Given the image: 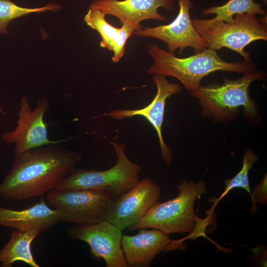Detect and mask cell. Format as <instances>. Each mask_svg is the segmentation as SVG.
<instances>
[{
    "instance_id": "cell-1",
    "label": "cell",
    "mask_w": 267,
    "mask_h": 267,
    "mask_svg": "<svg viewBox=\"0 0 267 267\" xmlns=\"http://www.w3.org/2000/svg\"><path fill=\"white\" fill-rule=\"evenodd\" d=\"M0 183V198L24 200L55 189L82 160L80 154L58 143L23 151Z\"/></svg>"
},
{
    "instance_id": "cell-2",
    "label": "cell",
    "mask_w": 267,
    "mask_h": 267,
    "mask_svg": "<svg viewBox=\"0 0 267 267\" xmlns=\"http://www.w3.org/2000/svg\"><path fill=\"white\" fill-rule=\"evenodd\" d=\"M265 76L263 72L256 69L243 74L235 80L224 78L222 84L213 82L201 86L189 93L198 99L204 118L226 124L234 120L242 108L245 118L257 125L261 122L262 117L249 90L253 81Z\"/></svg>"
},
{
    "instance_id": "cell-3",
    "label": "cell",
    "mask_w": 267,
    "mask_h": 267,
    "mask_svg": "<svg viewBox=\"0 0 267 267\" xmlns=\"http://www.w3.org/2000/svg\"><path fill=\"white\" fill-rule=\"evenodd\" d=\"M177 187V197L162 203L157 201L129 229L155 228L168 235L187 233L192 239L204 236L207 222L195 214L194 204L198 198L206 193L205 182L202 180L197 182L182 180Z\"/></svg>"
},
{
    "instance_id": "cell-4",
    "label": "cell",
    "mask_w": 267,
    "mask_h": 267,
    "mask_svg": "<svg viewBox=\"0 0 267 267\" xmlns=\"http://www.w3.org/2000/svg\"><path fill=\"white\" fill-rule=\"evenodd\" d=\"M148 52L154 62L147 71L149 74L173 77L189 92L200 87L201 81L213 72L228 71L243 74L256 70L252 62H228L222 60L216 50L208 48L184 58L178 57L153 44L148 45Z\"/></svg>"
},
{
    "instance_id": "cell-5",
    "label": "cell",
    "mask_w": 267,
    "mask_h": 267,
    "mask_svg": "<svg viewBox=\"0 0 267 267\" xmlns=\"http://www.w3.org/2000/svg\"><path fill=\"white\" fill-rule=\"evenodd\" d=\"M110 144L117 157L114 166L104 171L75 168L58 183L55 189L98 191L112 199L120 197L131 189L139 181L141 167L127 157L124 144L111 141Z\"/></svg>"
},
{
    "instance_id": "cell-6",
    "label": "cell",
    "mask_w": 267,
    "mask_h": 267,
    "mask_svg": "<svg viewBox=\"0 0 267 267\" xmlns=\"http://www.w3.org/2000/svg\"><path fill=\"white\" fill-rule=\"evenodd\" d=\"M192 21L208 48L217 50L228 48L239 53L246 62L251 60L245 47L255 41L267 40V24L259 20L254 14H237L230 22L212 19L195 18Z\"/></svg>"
},
{
    "instance_id": "cell-7",
    "label": "cell",
    "mask_w": 267,
    "mask_h": 267,
    "mask_svg": "<svg viewBox=\"0 0 267 267\" xmlns=\"http://www.w3.org/2000/svg\"><path fill=\"white\" fill-rule=\"evenodd\" d=\"M48 206L55 209L60 222L88 225L106 220L113 200L100 192L84 190L54 189L46 196Z\"/></svg>"
},
{
    "instance_id": "cell-8",
    "label": "cell",
    "mask_w": 267,
    "mask_h": 267,
    "mask_svg": "<svg viewBox=\"0 0 267 267\" xmlns=\"http://www.w3.org/2000/svg\"><path fill=\"white\" fill-rule=\"evenodd\" d=\"M20 106L16 128L2 136V140L6 143H15V156L29 149L65 140H51L48 138L47 126L44 120V116L50 107L48 99L38 100L33 109L29 98L25 96L21 98Z\"/></svg>"
},
{
    "instance_id": "cell-9",
    "label": "cell",
    "mask_w": 267,
    "mask_h": 267,
    "mask_svg": "<svg viewBox=\"0 0 267 267\" xmlns=\"http://www.w3.org/2000/svg\"><path fill=\"white\" fill-rule=\"evenodd\" d=\"M67 234L72 239L86 242L92 257L102 259L106 267H129L122 247V230L108 221L74 225Z\"/></svg>"
},
{
    "instance_id": "cell-10",
    "label": "cell",
    "mask_w": 267,
    "mask_h": 267,
    "mask_svg": "<svg viewBox=\"0 0 267 267\" xmlns=\"http://www.w3.org/2000/svg\"><path fill=\"white\" fill-rule=\"evenodd\" d=\"M179 12L171 23L153 27H145L134 31L133 34L141 37L160 40L167 44L168 51L174 54L179 49V53L190 47L197 53L207 48L205 40L194 28L190 17V10L193 8L191 0H177Z\"/></svg>"
},
{
    "instance_id": "cell-11",
    "label": "cell",
    "mask_w": 267,
    "mask_h": 267,
    "mask_svg": "<svg viewBox=\"0 0 267 267\" xmlns=\"http://www.w3.org/2000/svg\"><path fill=\"white\" fill-rule=\"evenodd\" d=\"M161 190L150 179L138 181L120 197L113 199L106 220L122 230L138 222L160 198Z\"/></svg>"
},
{
    "instance_id": "cell-12",
    "label": "cell",
    "mask_w": 267,
    "mask_h": 267,
    "mask_svg": "<svg viewBox=\"0 0 267 267\" xmlns=\"http://www.w3.org/2000/svg\"><path fill=\"white\" fill-rule=\"evenodd\" d=\"M153 80L157 87L156 95L151 103L145 107L137 109H116L103 115L121 121L135 116L146 118L156 131L160 143L161 157L168 167L173 162L171 148L165 143L162 133L165 105L168 98L179 93L181 88L177 84L170 83L166 77L154 75Z\"/></svg>"
},
{
    "instance_id": "cell-13",
    "label": "cell",
    "mask_w": 267,
    "mask_h": 267,
    "mask_svg": "<svg viewBox=\"0 0 267 267\" xmlns=\"http://www.w3.org/2000/svg\"><path fill=\"white\" fill-rule=\"evenodd\" d=\"M152 229L140 228L137 234L122 235V250L129 267H148L161 252L186 248L182 240H173L163 231Z\"/></svg>"
},
{
    "instance_id": "cell-14",
    "label": "cell",
    "mask_w": 267,
    "mask_h": 267,
    "mask_svg": "<svg viewBox=\"0 0 267 267\" xmlns=\"http://www.w3.org/2000/svg\"><path fill=\"white\" fill-rule=\"evenodd\" d=\"M176 0H95L89 7L99 9L106 15L114 16L122 24H127L136 31L142 28L140 23L143 20H166V17L160 14L158 9L162 7L166 10L173 11Z\"/></svg>"
},
{
    "instance_id": "cell-15",
    "label": "cell",
    "mask_w": 267,
    "mask_h": 267,
    "mask_svg": "<svg viewBox=\"0 0 267 267\" xmlns=\"http://www.w3.org/2000/svg\"><path fill=\"white\" fill-rule=\"evenodd\" d=\"M60 222L57 211L43 198L31 207L16 210L0 206V226L21 231L48 230Z\"/></svg>"
},
{
    "instance_id": "cell-16",
    "label": "cell",
    "mask_w": 267,
    "mask_h": 267,
    "mask_svg": "<svg viewBox=\"0 0 267 267\" xmlns=\"http://www.w3.org/2000/svg\"><path fill=\"white\" fill-rule=\"evenodd\" d=\"M105 15L100 10L89 7L84 21L89 26L99 34L101 39L100 47L113 51L111 59L116 63L125 54L127 41L135 30L126 24H122L120 28L115 27L107 21Z\"/></svg>"
},
{
    "instance_id": "cell-17",
    "label": "cell",
    "mask_w": 267,
    "mask_h": 267,
    "mask_svg": "<svg viewBox=\"0 0 267 267\" xmlns=\"http://www.w3.org/2000/svg\"><path fill=\"white\" fill-rule=\"evenodd\" d=\"M40 233L38 230H13L9 241L0 250V267H11L15 262H22L32 267H39L32 255L31 245Z\"/></svg>"
},
{
    "instance_id": "cell-18",
    "label": "cell",
    "mask_w": 267,
    "mask_h": 267,
    "mask_svg": "<svg viewBox=\"0 0 267 267\" xmlns=\"http://www.w3.org/2000/svg\"><path fill=\"white\" fill-rule=\"evenodd\" d=\"M204 15L211 14H216L212 18L214 21H223L232 22L234 15L243 13H251L265 15V10L261 5L253 0H229L226 3L221 6H215L202 11Z\"/></svg>"
},
{
    "instance_id": "cell-19",
    "label": "cell",
    "mask_w": 267,
    "mask_h": 267,
    "mask_svg": "<svg viewBox=\"0 0 267 267\" xmlns=\"http://www.w3.org/2000/svg\"><path fill=\"white\" fill-rule=\"evenodd\" d=\"M61 6L50 3L44 6L27 8L19 6L10 0H0V33L6 34L7 27L9 22L17 18L34 12H42L47 10L56 11Z\"/></svg>"
},
{
    "instance_id": "cell-20",
    "label": "cell",
    "mask_w": 267,
    "mask_h": 267,
    "mask_svg": "<svg viewBox=\"0 0 267 267\" xmlns=\"http://www.w3.org/2000/svg\"><path fill=\"white\" fill-rule=\"evenodd\" d=\"M258 160L259 158L254 151L251 148L247 149L243 156L242 169L233 178L226 179L224 181L225 185L224 190L218 201L224 196L232 189L236 187L244 188L251 197L248 173Z\"/></svg>"
},
{
    "instance_id": "cell-21",
    "label": "cell",
    "mask_w": 267,
    "mask_h": 267,
    "mask_svg": "<svg viewBox=\"0 0 267 267\" xmlns=\"http://www.w3.org/2000/svg\"><path fill=\"white\" fill-rule=\"evenodd\" d=\"M267 174L264 176L261 181L258 184L251 192V199L252 207L251 209L252 213L256 214L258 207L256 203H259L263 205L267 204Z\"/></svg>"
},
{
    "instance_id": "cell-22",
    "label": "cell",
    "mask_w": 267,
    "mask_h": 267,
    "mask_svg": "<svg viewBox=\"0 0 267 267\" xmlns=\"http://www.w3.org/2000/svg\"></svg>"
}]
</instances>
